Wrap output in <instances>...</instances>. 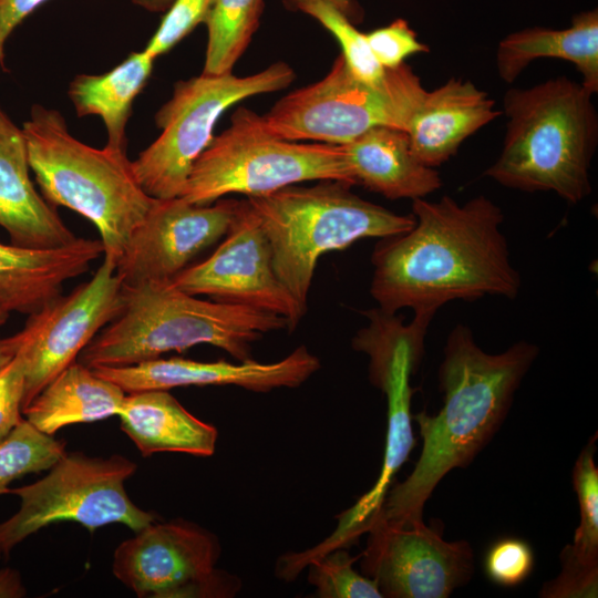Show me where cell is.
Instances as JSON below:
<instances>
[{
    "label": "cell",
    "mask_w": 598,
    "mask_h": 598,
    "mask_svg": "<svg viewBox=\"0 0 598 598\" xmlns=\"http://www.w3.org/2000/svg\"><path fill=\"white\" fill-rule=\"evenodd\" d=\"M49 0H0V68H6V43L16 28ZM174 0H132L150 12H165Z\"/></svg>",
    "instance_id": "35"
},
{
    "label": "cell",
    "mask_w": 598,
    "mask_h": 598,
    "mask_svg": "<svg viewBox=\"0 0 598 598\" xmlns=\"http://www.w3.org/2000/svg\"><path fill=\"white\" fill-rule=\"evenodd\" d=\"M370 49L384 69H394L415 53L427 52L429 47L417 40L416 33L403 19L365 33Z\"/></svg>",
    "instance_id": "33"
},
{
    "label": "cell",
    "mask_w": 598,
    "mask_h": 598,
    "mask_svg": "<svg viewBox=\"0 0 598 598\" xmlns=\"http://www.w3.org/2000/svg\"><path fill=\"white\" fill-rule=\"evenodd\" d=\"M295 76L289 64L276 62L251 75L202 73L176 82L172 97L155 114L161 134L132 161L144 192L156 199L181 197L221 114L247 97L287 87Z\"/></svg>",
    "instance_id": "8"
},
{
    "label": "cell",
    "mask_w": 598,
    "mask_h": 598,
    "mask_svg": "<svg viewBox=\"0 0 598 598\" xmlns=\"http://www.w3.org/2000/svg\"><path fill=\"white\" fill-rule=\"evenodd\" d=\"M302 0H283L285 6L289 9L293 3ZM342 12L352 22L360 20L362 11L354 0H320Z\"/></svg>",
    "instance_id": "37"
},
{
    "label": "cell",
    "mask_w": 598,
    "mask_h": 598,
    "mask_svg": "<svg viewBox=\"0 0 598 598\" xmlns=\"http://www.w3.org/2000/svg\"><path fill=\"white\" fill-rule=\"evenodd\" d=\"M125 394L76 360L54 377L22 414L39 431L53 435L68 425L117 415Z\"/></svg>",
    "instance_id": "24"
},
{
    "label": "cell",
    "mask_w": 598,
    "mask_h": 598,
    "mask_svg": "<svg viewBox=\"0 0 598 598\" xmlns=\"http://www.w3.org/2000/svg\"><path fill=\"white\" fill-rule=\"evenodd\" d=\"M10 311H8L1 303H0V327L3 326L8 318H9Z\"/></svg>",
    "instance_id": "39"
},
{
    "label": "cell",
    "mask_w": 598,
    "mask_h": 598,
    "mask_svg": "<svg viewBox=\"0 0 598 598\" xmlns=\"http://www.w3.org/2000/svg\"><path fill=\"white\" fill-rule=\"evenodd\" d=\"M499 115L495 101L485 91L471 81L451 78L425 92L404 132L416 158L436 167L455 155L467 137Z\"/></svg>",
    "instance_id": "19"
},
{
    "label": "cell",
    "mask_w": 598,
    "mask_h": 598,
    "mask_svg": "<svg viewBox=\"0 0 598 598\" xmlns=\"http://www.w3.org/2000/svg\"><path fill=\"white\" fill-rule=\"evenodd\" d=\"M65 454V443L34 427L24 417L0 442V495L31 473L49 470Z\"/></svg>",
    "instance_id": "28"
},
{
    "label": "cell",
    "mask_w": 598,
    "mask_h": 598,
    "mask_svg": "<svg viewBox=\"0 0 598 598\" xmlns=\"http://www.w3.org/2000/svg\"><path fill=\"white\" fill-rule=\"evenodd\" d=\"M361 568L388 598H446L474 571L468 542H446L424 523L394 526L375 522L369 529Z\"/></svg>",
    "instance_id": "15"
},
{
    "label": "cell",
    "mask_w": 598,
    "mask_h": 598,
    "mask_svg": "<svg viewBox=\"0 0 598 598\" xmlns=\"http://www.w3.org/2000/svg\"><path fill=\"white\" fill-rule=\"evenodd\" d=\"M342 146L355 183L386 198H424L442 186L434 167L413 154L403 130L375 126Z\"/></svg>",
    "instance_id": "21"
},
{
    "label": "cell",
    "mask_w": 598,
    "mask_h": 598,
    "mask_svg": "<svg viewBox=\"0 0 598 598\" xmlns=\"http://www.w3.org/2000/svg\"><path fill=\"white\" fill-rule=\"evenodd\" d=\"M20 347L19 332L8 338H0V370L16 357Z\"/></svg>",
    "instance_id": "38"
},
{
    "label": "cell",
    "mask_w": 598,
    "mask_h": 598,
    "mask_svg": "<svg viewBox=\"0 0 598 598\" xmlns=\"http://www.w3.org/2000/svg\"><path fill=\"white\" fill-rule=\"evenodd\" d=\"M265 8V0H213L204 20L207 45L204 74L231 72L248 48Z\"/></svg>",
    "instance_id": "27"
},
{
    "label": "cell",
    "mask_w": 598,
    "mask_h": 598,
    "mask_svg": "<svg viewBox=\"0 0 598 598\" xmlns=\"http://www.w3.org/2000/svg\"><path fill=\"white\" fill-rule=\"evenodd\" d=\"M21 128L41 195L55 208H70L94 224L103 259L116 267L156 202L137 182L126 151L82 143L58 110L41 104L32 105Z\"/></svg>",
    "instance_id": "5"
},
{
    "label": "cell",
    "mask_w": 598,
    "mask_h": 598,
    "mask_svg": "<svg viewBox=\"0 0 598 598\" xmlns=\"http://www.w3.org/2000/svg\"><path fill=\"white\" fill-rule=\"evenodd\" d=\"M137 470L130 458L114 454L93 457L66 453L49 473L31 484L10 488L20 507L0 523V555L51 524L75 522L90 532L109 524H123L137 532L156 520L127 495L124 482Z\"/></svg>",
    "instance_id": "10"
},
{
    "label": "cell",
    "mask_w": 598,
    "mask_h": 598,
    "mask_svg": "<svg viewBox=\"0 0 598 598\" xmlns=\"http://www.w3.org/2000/svg\"><path fill=\"white\" fill-rule=\"evenodd\" d=\"M155 58L144 49L132 52L114 69L102 74H78L68 96L78 116L97 115L107 133L106 146L126 151L125 128L135 97L145 87Z\"/></svg>",
    "instance_id": "25"
},
{
    "label": "cell",
    "mask_w": 598,
    "mask_h": 598,
    "mask_svg": "<svg viewBox=\"0 0 598 598\" xmlns=\"http://www.w3.org/2000/svg\"><path fill=\"white\" fill-rule=\"evenodd\" d=\"M225 236L208 258L177 275L173 286L193 296L278 315L292 331L306 311L277 276L269 241L247 199L239 202Z\"/></svg>",
    "instance_id": "14"
},
{
    "label": "cell",
    "mask_w": 598,
    "mask_h": 598,
    "mask_svg": "<svg viewBox=\"0 0 598 598\" xmlns=\"http://www.w3.org/2000/svg\"><path fill=\"white\" fill-rule=\"evenodd\" d=\"M308 181L357 184L343 146L280 138L262 115L240 106L194 163L181 197L207 205L228 194L261 196Z\"/></svg>",
    "instance_id": "7"
},
{
    "label": "cell",
    "mask_w": 598,
    "mask_h": 598,
    "mask_svg": "<svg viewBox=\"0 0 598 598\" xmlns=\"http://www.w3.org/2000/svg\"><path fill=\"white\" fill-rule=\"evenodd\" d=\"M359 558L350 556L347 548H338L312 560L309 582L320 598H382L375 582L358 574L352 565Z\"/></svg>",
    "instance_id": "30"
},
{
    "label": "cell",
    "mask_w": 598,
    "mask_h": 598,
    "mask_svg": "<svg viewBox=\"0 0 598 598\" xmlns=\"http://www.w3.org/2000/svg\"><path fill=\"white\" fill-rule=\"evenodd\" d=\"M320 368L319 359L300 346L280 361L200 362L178 357L156 358L124 367H96L93 371L125 393L189 385H237L255 392L297 388Z\"/></svg>",
    "instance_id": "17"
},
{
    "label": "cell",
    "mask_w": 598,
    "mask_h": 598,
    "mask_svg": "<svg viewBox=\"0 0 598 598\" xmlns=\"http://www.w3.org/2000/svg\"><path fill=\"white\" fill-rule=\"evenodd\" d=\"M123 283L103 259L93 277L58 296L29 318L19 332L25 363L22 412L62 370L76 361L92 339L121 312Z\"/></svg>",
    "instance_id": "13"
},
{
    "label": "cell",
    "mask_w": 598,
    "mask_h": 598,
    "mask_svg": "<svg viewBox=\"0 0 598 598\" xmlns=\"http://www.w3.org/2000/svg\"><path fill=\"white\" fill-rule=\"evenodd\" d=\"M30 171L23 131L0 106V226L19 247L48 249L74 243L79 237L35 189Z\"/></svg>",
    "instance_id": "18"
},
{
    "label": "cell",
    "mask_w": 598,
    "mask_h": 598,
    "mask_svg": "<svg viewBox=\"0 0 598 598\" xmlns=\"http://www.w3.org/2000/svg\"><path fill=\"white\" fill-rule=\"evenodd\" d=\"M101 255L100 239L78 238L48 249L0 243V303L10 312L32 315L60 296L63 283L86 272Z\"/></svg>",
    "instance_id": "20"
},
{
    "label": "cell",
    "mask_w": 598,
    "mask_h": 598,
    "mask_svg": "<svg viewBox=\"0 0 598 598\" xmlns=\"http://www.w3.org/2000/svg\"><path fill=\"white\" fill-rule=\"evenodd\" d=\"M484 568L487 577L496 585L518 586L533 571V549L523 539L514 537L498 539L486 553Z\"/></svg>",
    "instance_id": "32"
},
{
    "label": "cell",
    "mask_w": 598,
    "mask_h": 598,
    "mask_svg": "<svg viewBox=\"0 0 598 598\" xmlns=\"http://www.w3.org/2000/svg\"><path fill=\"white\" fill-rule=\"evenodd\" d=\"M239 202L197 205L182 197L156 199L116 264L123 286L172 282L197 255L227 234Z\"/></svg>",
    "instance_id": "16"
},
{
    "label": "cell",
    "mask_w": 598,
    "mask_h": 598,
    "mask_svg": "<svg viewBox=\"0 0 598 598\" xmlns=\"http://www.w3.org/2000/svg\"><path fill=\"white\" fill-rule=\"evenodd\" d=\"M592 95L564 75L509 89L503 99V148L485 175L509 188L582 200L591 192L589 169L598 144Z\"/></svg>",
    "instance_id": "3"
},
{
    "label": "cell",
    "mask_w": 598,
    "mask_h": 598,
    "mask_svg": "<svg viewBox=\"0 0 598 598\" xmlns=\"http://www.w3.org/2000/svg\"><path fill=\"white\" fill-rule=\"evenodd\" d=\"M218 556L209 532L184 520H155L116 547L112 571L138 597H229L239 582L215 569Z\"/></svg>",
    "instance_id": "12"
},
{
    "label": "cell",
    "mask_w": 598,
    "mask_h": 598,
    "mask_svg": "<svg viewBox=\"0 0 598 598\" xmlns=\"http://www.w3.org/2000/svg\"><path fill=\"white\" fill-rule=\"evenodd\" d=\"M118 316L81 351L89 368L124 367L210 344L238 361L251 360V343L288 329L285 318L245 306L200 299L172 282L123 286Z\"/></svg>",
    "instance_id": "4"
},
{
    "label": "cell",
    "mask_w": 598,
    "mask_h": 598,
    "mask_svg": "<svg viewBox=\"0 0 598 598\" xmlns=\"http://www.w3.org/2000/svg\"><path fill=\"white\" fill-rule=\"evenodd\" d=\"M25 363L18 351L0 370V442L22 421Z\"/></svg>",
    "instance_id": "34"
},
{
    "label": "cell",
    "mask_w": 598,
    "mask_h": 598,
    "mask_svg": "<svg viewBox=\"0 0 598 598\" xmlns=\"http://www.w3.org/2000/svg\"><path fill=\"white\" fill-rule=\"evenodd\" d=\"M425 92L405 63L371 85L355 79L340 54L323 79L285 95L262 117L280 138L342 145L375 126L405 131Z\"/></svg>",
    "instance_id": "9"
},
{
    "label": "cell",
    "mask_w": 598,
    "mask_h": 598,
    "mask_svg": "<svg viewBox=\"0 0 598 598\" xmlns=\"http://www.w3.org/2000/svg\"><path fill=\"white\" fill-rule=\"evenodd\" d=\"M338 181L290 185L247 197L270 245L275 271L307 312L308 296L319 258L364 238H385L414 225L413 215H400L370 203Z\"/></svg>",
    "instance_id": "6"
},
{
    "label": "cell",
    "mask_w": 598,
    "mask_h": 598,
    "mask_svg": "<svg viewBox=\"0 0 598 598\" xmlns=\"http://www.w3.org/2000/svg\"><path fill=\"white\" fill-rule=\"evenodd\" d=\"M425 330L416 323H389L369 331L359 351L369 358V380L386 398L388 426L380 475L370 491L337 516L334 530L318 544L322 553L348 548L368 533L392 482L415 445L410 384L425 352Z\"/></svg>",
    "instance_id": "11"
},
{
    "label": "cell",
    "mask_w": 598,
    "mask_h": 598,
    "mask_svg": "<svg viewBox=\"0 0 598 598\" xmlns=\"http://www.w3.org/2000/svg\"><path fill=\"white\" fill-rule=\"evenodd\" d=\"M412 215V228L381 238L372 251L370 293L379 308L436 312L453 300L516 298L522 279L494 202L483 195L464 204L447 195L416 198Z\"/></svg>",
    "instance_id": "1"
},
{
    "label": "cell",
    "mask_w": 598,
    "mask_h": 598,
    "mask_svg": "<svg viewBox=\"0 0 598 598\" xmlns=\"http://www.w3.org/2000/svg\"><path fill=\"white\" fill-rule=\"evenodd\" d=\"M538 354L539 348L524 340L487 353L467 326L452 329L439 368L443 406L434 415L425 410L412 415L423 440L419 461L388 491L373 523H423L424 505L437 484L452 470L466 467L496 434Z\"/></svg>",
    "instance_id": "2"
},
{
    "label": "cell",
    "mask_w": 598,
    "mask_h": 598,
    "mask_svg": "<svg viewBox=\"0 0 598 598\" xmlns=\"http://www.w3.org/2000/svg\"><path fill=\"white\" fill-rule=\"evenodd\" d=\"M27 594L20 574L10 567L0 569V598H20Z\"/></svg>",
    "instance_id": "36"
},
{
    "label": "cell",
    "mask_w": 598,
    "mask_h": 598,
    "mask_svg": "<svg viewBox=\"0 0 598 598\" xmlns=\"http://www.w3.org/2000/svg\"><path fill=\"white\" fill-rule=\"evenodd\" d=\"M212 1L174 0L144 50L155 59L168 52L199 23H204Z\"/></svg>",
    "instance_id": "31"
},
{
    "label": "cell",
    "mask_w": 598,
    "mask_h": 598,
    "mask_svg": "<svg viewBox=\"0 0 598 598\" xmlns=\"http://www.w3.org/2000/svg\"><path fill=\"white\" fill-rule=\"evenodd\" d=\"M289 9L300 10L321 23L339 42L349 72L359 81L379 85L385 70L373 55L365 33L359 31L342 12L320 0H302Z\"/></svg>",
    "instance_id": "29"
},
{
    "label": "cell",
    "mask_w": 598,
    "mask_h": 598,
    "mask_svg": "<svg viewBox=\"0 0 598 598\" xmlns=\"http://www.w3.org/2000/svg\"><path fill=\"white\" fill-rule=\"evenodd\" d=\"M555 58L571 62L580 72V82L591 93L598 92V12L597 9L574 16L566 29L527 28L505 37L496 49L499 78L514 82L530 62Z\"/></svg>",
    "instance_id": "23"
},
{
    "label": "cell",
    "mask_w": 598,
    "mask_h": 598,
    "mask_svg": "<svg viewBox=\"0 0 598 598\" xmlns=\"http://www.w3.org/2000/svg\"><path fill=\"white\" fill-rule=\"evenodd\" d=\"M116 416L143 456L161 452L209 456L215 452L217 429L190 414L166 390L126 393Z\"/></svg>",
    "instance_id": "22"
},
{
    "label": "cell",
    "mask_w": 598,
    "mask_h": 598,
    "mask_svg": "<svg viewBox=\"0 0 598 598\" xmlns=\"http://www.w3.org/2000/svg\"><path fill=\"white\" fill-rule=\"evenodd\" d=\"M597 433L579 453L573 485L579 504V525L573 544L560 553L561 571L556 577L568 592H591L598 587V467L595 463Z\"/></svg>",
    "instance_id": "26"
}]
</instances>
